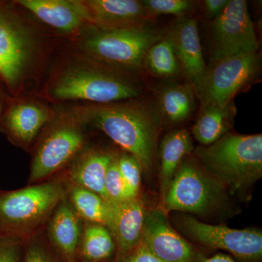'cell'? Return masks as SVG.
Instances as JSON below:
<instances>
[{
    "label": "cell",
    "mask_w": 262,
    "mask_h": 262,
    "mask_svg": "<svg viewBox=\"0 0 262 262\" xmlns=\"http://www.w3.org/2000/svg\"><path fill=\"white\" fill-rule=\"evenodd\" d=\"M88 120L138 160L149 175L156 162L160 115L149 101H135L99 106L91 110Z\"/></svg>",
    "instance_id": "obj_1"
},
{
    "label": "cell",
    "mask_w": 262,
    "mask_h": 262,
    "mask_svg": "<svg viewBox=\"0 0 262 262\" xmlns=\"http://www.w3.org/2000/svg\"><path fill=\"white\" fill-rule=\"evenodd\" d=\"M202 166L232 195H248L262 177V135L229 132L208 146L194 149Z\"/></svg>",
    "instance_id": "obj_2"
},
{
    "label": "cell",
    "mask_w": 262,
    "mask_h": 262,
    "mask_svg": "<svg viewBox=\"0 0 262 262\" xmlns=\"http://www.w3.org/2000/svg\"><path fill=\"white\" fill-rule=\"evenodd\" d=\"M65 196L64 187L58 181L0 192V235L23 238L51 216Z\"/></svg>",
    "instance_id": "obj_3"
},
{
    "label": "cell",
    "mask_w": 262,
    "mask_h": 262,
    "mask_svg": "<svg viewBox=\"0 0 262 262\" xmlns=\"http://www.w3.org/2000/svg\"><path fill=\"white\" fill-rule=\"evenodd\" d=\"M225 186L202 166L195 158L186 157L162 198L167 213L180 211L203 216L225 208L229 199Z\"/></svg>",
    "instance_id": "obj_4"
},
{
    "label": "cell",
    "mask_w": 262,
    "mask_h": 262,
    "mask_svg": "<svg viewBox=\"0 0 262 262\" xmlns=\"http://www.w3.org/2000/svg\"><path fill=\"white\" fill-rule=\"evenodd\" d=\"M261 59L257 52L242 53L210 62L192 84L201 106H224L248 89L259 77Z\"/></svg>",
    "instance_id": "obj_5"
},
{
    "label": "cell",
    "mask_w": 262,
    "mask_h": 262,
    "mask_svg": "<svg viewBox=\"0 0 262 262\" xmlns=\"http://www.w3.org/2000/svg\"><path fill=\"white\" fill-rule=\"evenodd\" d=\"M175 223L186 237L203 247L225 251L239 262H261L260 229H237L225 225H209L189 214L179 215Z\"/></svg>",
    "instance_id": "obj_6"
},
{
    "label": "cell",
    "mask_w": 262,
    "mask_h": 262,
    "mask_svg": "<svg viewBox=\"0 0 262 262\" xmlns=\"http://www.w3.org/2000/svg\"><path fill=\"white\" fill-rule=\"evenodd\" d=\"M163 37L148 27L103 29L88 38L84 48L106 63L125 68H141L146 52Z\"/></svg>",
    "instance_id": "obj_7"
},
{
    "label": "cell",
    "mask_w": 262,
    "mask_h": 262,
    "mask_svg": "<svg viewBox=\"0 0 262 262\" xmlns=\"http://www.w3.org/2000/svg\"><path fill=\"white\" fill-rule=\"evenodd\" d=\"M53 97L107 103L131 99L141 89L131 80L96 70H72L64 74L52 89Z\"/></svg>",
    "instance_id": "obj_8"
},
{
    "label": "cell",
    "mask_w": 262,
    "mask_h": 262,
    "mask_svg": "<svg viewBox=\"0 0 262 262\" xmlns=\"http://www.w3.org/2000/svg\"><path fill=\"white\" fill-rule=\"evenodd\" d=\"M210 36V62L257 52L258 42L247 2L229 0L222 13L212 20Z\"/></svg>",
    "instance_id": "obj_9"
},
{
    "label": "cell",
    "mask_w": 262,
    "mask_h": 262,
    "mask_svg": "<svg viewBox=\"0 0 262 262\" xmlns=\"http://www.w3.org/2000/svg\"><path fill=\"white\" fill-rule=\"evenodd\" d=\"M140 243L163 262H198L201 253L173 228L161 206L146 211Z\"/></svg>",
    "instance_id": "obj_10"
},
{
    "label": "cell",
    "mask_w": 262,
    "mask_h": 262,
    "mask_svg": "<svg viewBox=\"0 0 262 262\" xmlns=\"http://www.w3.org/2000/svg\"><path fill=\"white\" fill-rule=\"evenodd\" d=\"M84 136L77 127L53 130L39 146L31 167L29 184L40 183L64 166L82 148Z\"/></svg>",
    "instance_id": "obj_11"
},
{
    "label": "cell",
    "mask_w": 262,
    "mask_h": 262,
    "mask_svg": "<svg viewBox=\"0 0 262 262\" xmlns=\"http://www.w3.org/2000/svg\"><path fill=\"white\" fill-rule=\"evenodd\" d=\"M30 54L29 38L13 15L0 7V77L14 88L24 75Z\"/></svg>",
    "instance_id": "obj_12"
},
{
    "label": "cell",
    "mask_w": 262,
    "mask_h": 262,
    "mask_svg": "<svg viewBox=\"0 0 262 262\" xmlns=\"http://www.w3.org/2000/svg\"><path fill=\"white\" fill-rule=\"evenodd\" d=\"M167 35L173 44L182 75L187 83L192 84L206 68L196 20L179 17Z\"/></svg>",
    "instance_id": "obj_13"
},
{
    "label": "cell",
    "mask_w": 262,
    "mask_h": 262,
    "mask_svg": "<svg viewBox=\"0 0 262 262\" xmlns=\"http://www.w3.org/2000/svg\"><path fill=\"white\" fill-rule=\"evenodd\" d=\"M113 205L112 233L117 245L115 262H120L140 244L147 209L139 196Z\"/></svg>",
    "instance_id": "obj_14"
},
{
    "label": "cell",
    "mask_w": 262,
    "mask_h": 262,
    "mask_svg": "<svg viewBox=\"0 0 262 262\" xmlns=\"http://www.w3.org/2000/svg\"><path fill=\"white\" fill-rule=\"evenodd\" d=\"M91 18L104 29L146 27L152 20L141 1L91 0L84 3Z\"/></svg>",
    "instance_id": "obj_15"
},
{
    "label": "cell",
    "mask_w": 262,
    "mask_h": 262,
    "mask_svg": "<svg viewBox=\"0 0 262 262\" xmlns=\"http://www.w3.org/2000/svg\"><path fill=\"white\" fill-rule=\"evenodd\" d=\"M17 3L42 21L63 32H72L91 18L84 3L66 0H20Z\"/></svg>",
    "instance_id": "obj_16"
},
{
    "label": "cell",
    "mask_w": 262,
    "mask_h": 262,
    "mask_svg": "<svg viewBox=\"0 0 262 262\" xmlns=\"http://www.w3.org/2000/svg\"><path fill=\"white\" fill-rule=\"evenodd\" d=\"M50 218L48 234L52 244L65 261L74 262L82 236L80 217L65 198Z\"/></svg>",
    "instance_id": "obj_17"
},
{
    "label": "cell",
    "mask_w": 262,
    "mask_h": 262,
    "mask_svg": "<svg viewBox=\"0 0 262 262\" xmlns=\"http://www.w3.org/2000/svg\"><path fill=\"white\" fill-rule=\"evenodd\" d=\"M113 156L101 150H91L84 153L75 162L69 173L72 185L96 193L108 202L105 179Z\"/></svg>",
    "instance_id": "obj_18"
},
{
    "label": "cell",
    "mask_w": 262,
    "mask_h": 262,
    "mask_svg": "<svg viewBox=\"0 0 262 262\" xmlns=\"http://www.w3.org/2000/svg\"><path fill=\"white\" fill-rule=\"evenodd\" d=\"M190 134L185 129L171 131L164 137L159 149L160 192L163 198L183 160L194 151Z\"/></svg>",
    "instance_id": "obj_19"
},
{
    "label": "cell",
    "mask_w": 262,
    "mask_h": 262,
    "mask_svg": "<svg viewBox=\"0 0 262 262\" xmlns=\"http://www.w3.org/2000/svg\"><path fill=\"white\" fill-rule=\"evenodd\" d=\"M237 108L234 100L224 106L208 105L202 107L192 127V134L202 146L218 141L232 128Z\"/></svg>",
    "instance_id": "obj_20"
},
{
    "label": "cell",
    "mask_w": 262,
    "mask_h": 262,
    "mask_svg": "<svg viewBox=\"0 0 262 262\" xmlns=\"http://www.w3.org/2000/svg\"><path fill=\"white\" fill-rule=\"evenodd\" d=\"M48 114L31 103H18L10 108L4 118V126L13 139L21 144L34 140L41 127L48 121Z\"/></svg>",
    "instance_id": "obj_21"
},
{
    "label": "cell",
    "mask_w": 262,
    "mask_h": 262,
    "mask_svg": "<svg viewBox=\"0 0 262 262\" xmlns=\"http://www.w3.org/2000/svg\"><path fill=\"white\" fill-rule=\"evenodd\" d=\"M194 96L191 84L167 82L158 91L160 115L171 123L185 121L194 111Z\"/></svg>",
    "instance_id": "obj_22"
},
{
    "label": "cell",
    "mask_w": 262,
    "mask_h": 262,
    "mask_svg": "<svg viewBox=\"0 0 262 262\" xmlns=\"http://www.w3.org/2000/svg\"><path fill=\"white\" fill-rule=\"evenodd\" d=\"M69 201L80 219L89 223L105 226L112 232L114 216L112 203L96 193L73 185L69 192Z\"/></svg>",
    "instance_id": "obj_23"
},
{
    "label": "cell",
    "mask_w": 262,
    "mask_h": 262,
    "mask_svg": "<svg viewBox=\"0 0 262 262\" xmlns=\"http://www.w3.org/2000/svg\"><path fill=\"white\" fill-rule=\"evenodd\" d=\"M78 251L85 262H115L117 245L107 227L88 222L82 229Z\"/></svg>",
    "instance_id": "obj_24"
},
{
    "label": "cell",
    "mask_w": 262,
    "mask_h": 262,
    "mask_svg": "<svg viewBox=\"0 0 262 262\" xmlns=\"http://www.w3.org/2000/svg\"><path fill=\"white\" fill-rule=\"evenodd\" d=\"M143 62L149 72L160 78L173 79L182 75L173 44L168 35L148 50Z\"/></svg>",
    "instance_id": "obj_25"
},
{
    "label": "cell",
    "mask_w": 262,
    "mask_h": 262,
    "mask_svg": "<svg viewBox=\"0 0 262 262\" xmlns=\"http://www.w3.org/2000/svg\"><path fill=\"white\" fill-rule=\"evenodd\" d=\"M105 189L108 202L112 204L135 198L131 194L120 173L117 164V157L113 156L108 165L105 179Z\"/></svg>",
    "instance_id": "obj_26"
},
{
    "label": "cell",
    "mask_w": 262,
    "mask_h": 262,
    "mask_svg": "<svg viewBox=\"0 0 262 262\" xmlns=\"http://www.w3.org/2000/svg\"><path fill=\"white\" fill-rule=\"evenodd\" d=\"M151 18L160 15L184 16L194 8V3L189 0H144L141 1Z\"/></svg>",
    "instance_id": "obj_27"
},
{
    "label": "cell",
    "mask_w": 262,
    "mask_h": 262,
    "mask_svg": "<svg viewBox=\"0 0 262 262\" xmlns=\"http://www.w3.org/2000/svg\"><path fill=\"white\" fill-rule=\"evenodd\" d=\"M117 164L122 178L134 198L139 196L141 184V167L132 155L125 152L117 157Z\"/></svg>",
    "instance_id": "obj_28"
},
{
    "label": "cell",
    "mask_w": 262,
    "mask_h": 262,
    "mask_svg": "<svg viewBox=\"0 0 262 262\" xmlns=\"http://www.w3.org/2000/svg\"><path fill=\"white\" fill-rule=\"evenodd\" d=\"M21 247L20 237L0 235V262H19Z\"/></svg>",
    "instance_id": "obj_29"
},
{
    "label": "cell",
    "mask_w": 262,
    "mask_h": 262,
    "mask_svg": "<svg viewBox=\"0 0 262 262\" xmlns=\"http://www.w3.org/2000/svg\"><path fill=\"white\" fill-rule=\"evenodd\" d=\"M24 262H53L46 248L39 243L34 242L27 248Z\"/></svg>",
    "instance_id": "obj_30"
},
{
    "label": "cell",
    "mask_w": 262,
    "mask_h": 262,
    "mask_svg": "<svg viewBox=\"0 0 262 262\" xmlns=\"http://www.w3.org/2000/svg\"><path fill=\"white\" fill-rule=\"evenodd\" d=\"M120 262H163L140 244L126 257Z\"/></svg>",
    "instance_id": "obj_31"
},
{
    "label": "cell",
    "mask_w": 262,
    "mask_h": 262,
    "mask_svg": "<svg viewBox=\"0 0 262 262\" xmlns=\"http://www.w3.org/2000/svg\"><path fill=\"white\" fill-rule=\"evenodd\" d=\"M228 2L229 0H205L203 8L206 16L213 20L222 13Z\"/></svg>",
    "instance_id": "obj_32"
},
{
    "label": "cell",
    "mask_w": 262,
    "mask_h": 262,
    "mask_svg": "<svg viewBox=\"0 0 262 262\" xmlns=\"http://www.w3.org/2000/svg\"><path fill=\"white\" fill-rule=\"evenodd\" d=\"M198 262H235L233 258L229 255L222 253H217L213 256H206L205 253H201Z\"/></svg>",
    "instance_id": "obj_33"
},
{
    "label": "cell",
    "mask_w": 262,
    "mask_h": 262,
    "mask_svg": "<svg viewBox=\"0 0 262 262\" xmlns=\"http://www.w3.org/2000/svg\"><path fill=\"white\" fill-rule=\"evenodd\" d=\"M2 110H3V103H2L1 97H0V115H1Z\"/></svg>",
    "instance_id": "obj_34"
}]
</instances>
